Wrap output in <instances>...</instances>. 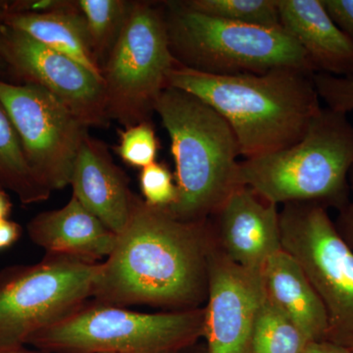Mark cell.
<instances>
[{
    "label": "cell",
    "instance_id": "cell-1",
    "mask_svg": "<svg viewBox=\"0 0 353 353\" xmlns=\"http://www.w3.org/2000/svg\"><path fill=\"white\" fill-rule=\"evenodd\" d=\"M214 245L210 218L181 220L168 208L150 205L136 196L126 227L99 264L92 297L95 303L120 307H203Z\"/></svg>",
    "mask_w": 353,
    "mask_h": 353
},
{
    "label": "cell",
    "instance_id": "cell-2",
    "mask_svg": "<svg viewBox=\"0 0 353 353\" xmlns=\"http://www.w3.org/2000/svg\"><path fill=\"white\" fill-rule=\"evenodd\" d=\"M314 74L278 68L265 73L212 75L175 62L167 87L199 97L229 123L245 159L297 143L320 112Z\"/></svg>",
    "mask_w": 353,
    "mask_h": 353
},
{
    "label": "cell",
    "instance_id": "cell-3",
    "mask_svg": "<svg viewBox=\"0 0 353 353\" xmlns=\"http://www.w3.org/2000/svg\"><path fill=\"white\" fill-rule=\"evenodd\" d=\"M155 112L170 137L176 166L178 199L168 210L183 221L209 219L241 187L236 134L217 111L179 88H164Z\"/></svg>",
    "mask_w": 353,
    "mask_h": 353
},
{
    "label": "cell",
    "instance_id": "cell-4",
    "mask_svg": "<svg viewBox=\"0 0 353 353\" xmlns=\"http://www.w3.org/2000/svg\"><path fill=\"white\" fill-rule=\"evenodd\" d=\"M353 124L323 108L294 145L240 162L239 185L274 204L318 202L341 209L350 199Z\"/></svg>",
    "mask_w": 353,
    "mask_h": 353
},
{
    "label": "cell",
    "instance_id": "cell-5",
    "mask_svg": "<svg viewBox=\"0 0 353 353\" xmlns=\"http://www.w3.org/2000/svg\"><path fill=\"white\" fill-rule=\"evenodd\" d=\"M169 43L179 64L212 75L260 74L278 68L315 74L307 55L282 27L241 24L164 1Z\"/></svg>",
    "mask_w": 353,
    "mask_h": 353
},
{
    "label": "cell",
    "instance_id": "cell-6",
    "mask_svg": "<svg viewBox=\"0 0 353 353\" xmlns=\"http://www.w3.org/2000/svg\"><path fill=\"white\" fill-rule=\"evenodd\" d=\"M203 332V307L141 313L94 301L27 343L54 353H179Z\"/></svg>",
    "mask_w": 353,
    "mask_h": 353
},
{
    "label": "cell",
    "instance_id": "cell-7",
    "mask_svg": "<svg viewBox=\"0 0 353 353\" xmlns=\"http://www.w3.org/2000/svg\"><path fill=\"white\" fill-rule=\"evenodd\" d=\"M99 264L48 253L39 263L0 272V352L21 348L88 303Z\"/></svg>",
    "mask_w": 353,
    "mask_h": 353
},
{
    "label": "cell",
    "instance_id": "cell-8",
    "mask_svg": "<svg viewBox=\"0 0 353 353\" xmlns=\"http://www.w3.org/2000/svg\"><path fill=\"white\" fill-rule=\"evenodd\" d=\"M175 62L163 2L134 1L101 68L108 119L117 121L124 129L150 122Z\"/></svg>",
    "mask_w": 353,
    "mask_h": 353
},
{
    "label": "cell",
    "instance_id": "cell-9",
    "mask_svg": "<svg viewBox=\"0 0 353 353\" xmlns=\"http://www.w3.org/2000/svg\"><path fill=\"white\" fill-rule=\"evenodd\" d=\"M283 250L299 262L327 316L325 340L353 352V252L326 206L290 202L280 211Z\"/></svg>",
    "mask_w": 353,
    "mask_h": 353
},
{
    "label": "cell",
    "instance_id": "cell-10",
    "mask_svg": "<svg viewBox=\"0 0 353 353\" xmlns=\"http://www.w3.org/2000/svg\"><path fill=\"white\" fill-rule=\"evenodd\" d=\"M0 101L12 121L37 180L51 192L69 185L88 128L38 85L0 78Z\"/></svg>",
    "mask_w": 353,
    "mask_h": 353
},
{
    "label": "cell",
    "instance_id": "cell-11",
    "mask_svg": "<svg viewBox=\"0 0 353 353\" xmlns=\"http://www.w3.org/2000/svg\"><path fill=\"white\" fill-rule=\"evenodd\" d=\"M0 57L7 73L50 92L85 126H108L102 79L73 58L6 25L0 26Z\"/></svg>",
    "mask_w": 353,
    "mask_h": 353
},
{
    "label": "cell",
    "instance_id": "cell-12",
    "mask_svg": "<svg viewBox=\"0 0 353 353\" xmlns=\"http://www.w3.org/2000/svg\"><path fill=\"white\" fill-rule=\"evenodd\" d=\"M264 296L260 271L234 263L215 241L203 306L208 353H252L253 329Z\"/></svg>",
    "mask_w": 353,
    "mask_h": 353
},
{
    "label": "cell",
    "instance_id": "cell-13",
    "mask_svg": "<svg viewBox=\"0 0 353 353\" xmlns=\"http://www.w3.org/2000/svg\"><path fill=\"white\" fill-rule=\"evenodd\" d=\"M210 219L216 245L243 268L260 271L283 250L277 204L250 188H236Z\"/></svg>",
    "mask_w": 353,
    "mask_h": 353
},
{
    "label": "cell",
    "instance_id": "cell-14",
    "mask_svg": "<svg viewBox=\"0 0 353 353\" xmlns=\"http://www.w3.org/2000/svg\"><path fill=\"white\" fill-rule=\"evenodd\" d=\"M73 196L114 234L126 227L134 194L127 176L114 163L108 146L85 134L74 163L70 185Z\"/></svg>",
    "mask_w": 353,
    "mask_h": 353
},
{
    "label": "cell",
    "instance_id": "cell-15",
    "mask_svg": "<svg viewBox=\"0 0 353 353\" xmlns=\"http://www.w3.org/2000/svg\"><path fill=\"white\" fill-rule=\"evenodd\" d=\"M281 26L301 46L315 73L353 75V41L322 0H277Z\"/></svg>",
    "mask_w": 353,
    "mask_h": 353
},
{
    "label": "cell",
    "instance_id": "cell-16",
    "mask_svg": "<svg viewBox=\"0 0 353 353\" xmlns=\"http://www.w3.org/2000/svg\"><path fill=\"white\" fill-rule=\"evenodd\" d=\"M27 230L32 243L48 254L69 255L92 261L108 259L117 241V234L73 196L63 208L32 218Z\"/></svg>",
    "mask_w": 353,
    "mask_h": 353
},
{
    "label": "cell",
    "instance_id": "cell-17",
    "mask_svg": "<svg viewBox=\"0 0 353 353\" xmlns=\"http://www.w3.org/2000/svg\"><path fill=\"white\" fill-rule=\"evenodd\" d=\"M260 274L267 299L309 341H324L328 328L326 312L299 262L282 250L267 260Z\"/></svg>",
    "mask_w": 353,
    "mask_h": 353
},
{
    "label": "cell",
    "instance_id": "cell-18",
    "mask_svg": "<svg viewBox=\"0 0 353 353\" xmlns=\"http://www.w3.org/2000/svg\"><path fill=\"white\" fill-rule=\"evenodd\" d=\"M3 25L73 58L101 78V67L92 52L87 24L80 8L41 15L9 14Z\"/></svg>",
    "mask_w": 353,
    "mask_h": 353
},
{
    "label": "cell",
    "instance_id": "cell-19",
    "mask_svg": "<svg viewBox=\"0 0 353 353\" xmlns=\"http://www.w3.org/2000/svg\"><path fill=\"white\" fill-rule=\"evenodd\" d=\"M0 185L14 192L24 204L48 199L51 192L34 176L26 160L12 121L0 101Z\"/></svg>",
    "mask_w": 353,
    "mask_h": 353
},
{
    "label": "cell",
    "instance_id": "cell-20",
    "mask_svg": "<svg viewBox=\"0 0 353 353\" xmlns=\"http://www.w3.org/2000/svg\"><path fill=\"white\" fill-rule=\"evenodd\" d=\"M87 24L90 46L101 70L131 13L129 0H77Z\"/></svg>",
    "mask_w": 353,
    "mask_h": 353
},
{
    "label": "cell",
    "instance_id": "cell-21",
    "mask_svg": "<svg viewBox=\"0 0 353 353\" xmlns=\"http://www.w3.org/2000/svg\"><path fill=\"white\" fill-rule=\"evenodd\" d=\"M309 343L303 332L264 296L253 329L252 353H303Z\"/></svg>",
    "mask_w": 353,
    "mask_h": 353
},
{
    "label": "cell",
    "instance_id": "cell-22",
    "mask_svg": "<svg viewBox=\"0 0 353 353\" xmlns=\"http://www.w3.org/2000/svg\"><path fill=\"white\" fill-rule=\"evenodd\" d=\"M183 6L209 17L261 26L282 27L277 0H180Z\"/></svg>",
    "mask_w": 353,
    "mask_h": 353
},
{
    "label": "cell",
    "instance_id": "cell-23",
    "mask_svg": "<svg viewBox=\"0 0 353 353\" xmlns=\"http://www.w3.org/2000/svg\"><path fill=\"white\" fill-rule=\"evenodd\" d=\"M150 122L139 123L120 132L115 152L130 166L143 169L157 162L159 141Z\"/></svg>",
    "mask_w": 353,
    "mask_h": 353
},
{
    "label": "cell",
    "instance_id": "cell-24",
    "mask_svg": "<svg viewBox=\"0 0 353 353\" xmlns=\"http://www.w3.org/2000/svg\"><path fill=\"white\" fill-rule=\"evenodd\" d=\"M139 183L145 201L155 208H170L178 199L174 176L166 164L154 162L141 169Z\"/></svg>",
    "mask_w": 353,
    "mask_h": 353
},
{
    "label": "cell",
    "instance_id": "cell-25",
    "mask_svg": "<svg viewBox=\"0 0 353 353\" xmlns=\"http://www.w3.org/2000/svg\"><path fill=\"white\" fill-rule=\"evenodd\" d=\"M313 83L327 108L345 114L353 110V75L315 73Z\"/></svg>",
    "mask_w": 353,
    "mask_h": 353
},
{
    "label": "cell",
    "instance_id": "cell-26",
    "mask_svg": "<svg viewBox=\"0 0 353 353\" xmlns=\"http://www.w3.org/2000/svg\"><path fill=\"white\" fill-rule=\"evenodd\" d=\"M78 8L77 0H10L9 14L41 15Z\"/></svg>",
    "mask_w": 353,
    "mask_h": 353
},
{
    "label": "cell",
    "instance_id": "cell-27",
    "mask_svg": "<svg viewBox=\"0 0 353 353\" xmlns=\"http://www.w3.org/2000/svg\"><path fill=\"white\" fill-rule=\"evenodd\" d=\"M331 17L353 41V0H322Z\"/></svg>",
    "mask_w": 353,
    "mask_h": 353
},
{
    "label": "cell",
    "instance_id": "cell-28",
    "mask_svg": "<svg viewBox=\"0 0 353 353\" xmlns=\"http://www.w3.org/2000/svg\"><path fill=\"white\" fill-rule=\"evenodd\" d=\"M350 199L347 203L339 209L340 213L338 219L334 222V226L343 240L353 252V167L350 173Z\"/></svg>",
    "mask_w": 353,
    "mask_h": 353
},
{
    "label": "cell",
    "instance_id": "cell-29",
    "mask_svg": "<svg viewBox=\"0 0 353 353\" xmlns=\"http://www.w3.org/2000/svg\"><path fill=\"white\" fill-rule=\"evenodd\" d=\"M22 229L18 223L8 219L0 221V250L10 248L19 240Z\"/></svg>",
    "mask_w": 353,
    "mask_h": 353
},
{
    "label": "cell",
    "instance_id": "cell-30",
    "mask_svg": "<svg viewBox=\"0 0 353 353\" xmlns=\"http://www.w3.org/2000/svg\"><path fill=\"white\" fill-rule=\"evenodd\" d=\"M303 353H353L326 341H311Z\"/></svg>",
    "mask_w": 353,
    "mask_h": 353
},
{
    "label": "cell",
    "instance_id": "cell-31",
    "mask_svg": "<svg viewBox=\"0 0 353 353\" xmlns=\"http://www.w3.org/2000/svg\"><path fill=\"white\" fill-rule=\"evenodd\" d=\"M12 209L10 197L6 194V189L0 185V221L8 219Z\"/></svg>",
    "mask_w": 353,
    "mask_h": 353
},
{
    "label": "cell",
    "instance_id": "cell-32",
    "mask_svg": "<svg viewBox=\"0 0 353 353\" xmlns=\"http://www.w3.org/2000/svg\"><path fill=\"white\" fill-rule=\"evenodd\" d=\"M10 0H0V26L3 25L7 16L9 15Z\"/></svg>",
    "mask_w": 353,
    "mask_h": 353
},
{
    "label": "cell",
    "instance_id": "cell-33",
    "mask_svg": "<svg viewBox=\"0 0 353 353\" xmlns=\"http://www.w3.org/2000/svg\"><path fill=\"white\" fill-rule=\"evenodd\" d=\"M0 353H31L28 352H23L21 348H17V350H6V352H0Z\"/></svg>",
    "mask_w": 353,
    "mask_h": 353
},
{
    "label": "cell",
    "instance_id": "cell-34",
    "mask_svg": "<svg viewBox=\"0 0 353 353\" xmlns=\"http://www.w3.org/2000/svg\"><path fill=\"white\" fill-rule=\"evenodd\" d=\"M190 347H192V345H190ZM189 347L185 348V350H183L182 352H180L179 353H187L188 352V348H189Z\"/></svg>",
    "mask_w": 353,
    "mask_h": 353
}]
</instances>
